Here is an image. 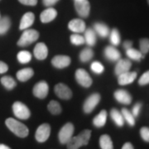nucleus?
Segmentation results:
<instances>
[{
	"mask_svg": "<svg viewBox=\"0 0 149 149\" xmlns=\"http://www.w3.org/2000/svg\"><path fill=\"white\" fill-rule=\"evenodd\" d=\"M91 137V131L90 129H85L77 136L72 137L67 143V149H79L82 146L89 143Z\"/></svg>",
	"mask_w": 149,
	"mask_h": 149,
	"instance_id": "obj_1",
	"label": "nucleus"
},
{
	"mask_svg": "<svg viewBox=\"0 0 149 149\" xmlns=\"http://www.w3.org/2000/svg\"><path fill=\"white\" fill-rule=\"evenodd\" d=\"M5 124L11 132L14 133L17 137L23 139L28 136L29 129L22 123L19 122L13 118H8L6 119Z\"/></svg>",
	"mask_w": 149,
	"mask_h": 149,
	"instance_id": "obj_2",
	"label": "nucleus"
},
{
	"mask_svg": "<svg viewBox=\"0 0 149 149\" xmlns=\"http://www.w3.org/2000/svg\"><path fill=\"white\" fill-rule=\"evenodd\" d=\"M39 37V33L36 30L33 29H25L23 33L22 34L20 39L17 42V45L19 47H27L31 45L32 43L36 42Z\"/></svg>",
	"mask_w": 149,
	"mask_h": 149,
	"instance_id": "obj_3",
	"label": "nucleus"
},
{
	"mask_svg": "<svg viewBox=\"0 0 149 149\" xmlns=\"http://www.w3.org/2000/svg\"><path fill=\"white\" fill-rule=\"evenodd\" d=\"M74 132V125L71 123H65L62 128L60 129L58 133V139L61 144H66L70 139L73 137Z\"/></svg>",
	"mask_w": 149,
	"mask_h": 149,
	"instance_id": "obj_4",
	"label": "nucleus"
},
{
	"mask_svg": "<svg viewBox=\"0 0 149 149\" xmlns=\"http://www.w3.org/2000/svg\"><path fill=\"white\" fill-rule=\"evenodd\" d=\"M13 112L17 118L22 120L28 119L31 116V112L28 107L20 101H16L13 104Z\"/></svg>",
	"mask_w": 149,
	"mask_h": 149,
	"instance_id": "obj_5",
	"label": "nucleus"
},
{
	"mask_svg": "<svg viewBox=\"0 0 149 149\" xmlns=\"http://www.w3.org/2000/svg\"><path fill=\"white\" fill-rule=\"evenodd\" d=\"M100 95L98 93H95L90 95L86 100L83 104V110L85 113H91V112L95 109V108L97 106V104L100 101Z\"/></svg>",
	"mask_w": 149,
	"mask_h": 149,
	"instance_id": "obj_6",
	"label": "nucleus"
},
{
	"mask_svg": "<svg viewBox=\"0 0 149 149\" xmlns=\"http://www.w3.org/2000/svg\"><path fill=\"white\" fill-rule=\"evenodd\" d=\"M74 76L77 83L85 88H89L92 85V79L85 70L78 69L75 71Z\"/></svg>",
	"mask_w": 149,
	"mask_h": 149,
	"instance_id": "obj_7",
	"label": "nucleus"
},
{
	"mask_svg": "<svg viewBox=\"0 0 149 149\" xmlns=\"http://www.w3.org/2000/svg\"><path fill=\"white\" fill-rule=\"evenodd\" d=\"M51 134V126L48 123H43L37 128L35 139L38 143H45L50 137Z\"/></svg>",
	"mask_w": 149,
	"mask_h": 149,
	"instance_id": "obj_8",
	"label": "nucleus"
},
{
	"mask_svg": "<svg viewBox=\"0 0 149 149\" xmlns=\"http://www.w3.org/2000/svg\"><path fill=\"white\" fill-rule=\"evenodd\" d=\"M49 92V85L45 81L42 80L37 83L33 87V95L38 99H45Z\"/></svg>",
	"mask_w": 149,
	"mask_h": 149,
	"instance_id": "obj_9",
	"label": "nucleus"
},
{
	"mask_svg": "<svg viewBox=\"0 0 149 149\" xmlns=\"http://www.w3.org/2000/svg\"><path fill=\"white\" fill-rule=\"evenodd\" d=\"M74 8L79 16L81 17H87L90 14L91 5L88 0L74 1Z\"/></svg>",
	"mask_w": 149,
	"mask_h": 149,
	"instance_id": "obj_10",
	"label": "nucleus"
},
{
	"mask_svg": "<svg viewBox=\"0 0 149 149\" xmlns=\"http://www.w3.org/2000/svg\"><path fill=\"white\" fill-rule=\"evenodd\" d=\"M55 93L61 100H70L72 97V91L67 85L60 83L55 86Z\"/></svg>",
	"mask_w": 149,
	"mask_h": 149,
	"instance_id": "obj_11",
	"label": "nucleus"
},
{
	"mask_svg": "<svg viewBox=\"0 0 149 149\" xmlns=\"http://www.w3.org/2000/svg\"><path fill=\"white\" fill-rule=\"evenodd\" d=\"M114 99L117 100L119 104H123L125 105H128L132 103L133 98L131 95L128 93V91L124 90H117L113 94Z\"/></svg>",
	"mask_w": 149,
	"mask_h": 149,
	"instance_id": "obj_12",
	"label": "nucleus"
},
{
	"mask_svg": "<svg viewBox=\"0 0 149 149\" xmlns=\"http://www.w3.org/2000/svg\"><path fill=\"white\" fill-rule=\"evenodd\" d=\"M132 67V62L128 60V59H119L116 63L115 69H114V73L116 75L128 72L130 70Z\"/></svg>",
	"mask_w": 149,
	"mask_h": 149,
	"instance_id": "obj_13",
	"label": "nucleus"
},
{
	"mask_svg": "<svg viewBox=\"0 0 149 149\" xmlns=\"http://www.w3.org/2000/svg\"><path fill=\"white\" fill-rule=\"evenodd\" d=\"M70 58L67 56H64V55H58L54 56L52 60V64L56 68L58 69H63L67 66H69L70 64Z\"/></svg>",
	"mask_w": 149,
	"mask_h": 149,
	"instance_id": "obj_14",
	"label": "nucleus"
},
{
	"mask_svg": "<svg viewBox=\"0 0 149 149\" xmlns=\"http://www.w3.org/2000/svg\"><path fill=\"white\" fill-rule=\"evenodd\" d=\"M137 78V72L130 70L128 72L123 73V74L118 75V83L119 85H127L132 84Z\"/></svg>",
	"mask_w": 149,
	"mask_h": 149,
	"instance_id": "obj_15",
	"label": "nucleus"
},
{
	"mask_svg": "<svg viewBox=\"0 0 149 149\" xmlns=\"http://www.w3.org/2000/svg\"><path fill=\"white\" fill-rule=\"evenodd\" d=\"M104 56L107 60H109V61H118L119 59L121 58V54L118 52L117 48L113 46H108L104 48Z\"/></svg>",
	"mask_w": 149,
	"mask_h": 149,
	"instance_id": "obj_16",
	"label": "nucleus"
},
{
	"mask_svg": "<svg viewBox=\"0 0 149 149\" xmlns=\"http://www.w3.org/2000/svg\"><path fill=\"white\" fill-rule=\"evenodd\" d=\"M68 28L74 33H81L86 29L85 22L80 18L72 19L68 24Z\"/></svg>",
	"mask_w": 149,
	"mask_h": 149,
	"instance_id": "obj_17",
	"label": "nucleus"
},
{
	"mask_svg": "<svg viewBox=\"0 0 149 149\" xmlns=\"http://www.w3.org/2000/svg\"><path fill=\"white\" fill-rule=\"evenodd\" d=\"M33 53L37 60H45L48 55L47 47L42 42L37 43L33 50Z\"/></svg>",
	"mask_w": 149,
	"mask_h": 149,
	"instance_id": "obj_18",
	"label": "nucleus"
},
{
	"mask_svg": "<svg viewBox=\"0 0 149 149\" xmlns=\"http://www.w3.org/2000/svg\"><path fill=\"white\" fill-rule=\"evenodd\" d=\"M57 16V12L53 8H48L43 11L40 15V19L43 23H48L53 21Z\"/></svg>",
	"mask_w": 149,
	"mask_h": 149,
	"instance_id": "obj_19",
	"label": "nucleus"
},
{
	"mask_svg": "<svg viewBox=\"0 0 149 149\" xmlns=\"http://www.w3.org/2000/svg\"><path fill=\"white\" fill-rule=\"evenodd\" d=\"M34 21H35V16H34V14L32 13H31V12L26 13L22 16V17L21 22H20V26H19V29L20 30H25V29L29 28L33 24Z\"/></svg>",
	"mask_w": 149,
	"mask_h": 149,
	"instance_id": "obj_20",
	"label": "nucleus"
},
{
	"mask_svg": "<svg viewBox=\"0 0 149 149\" xmlns=\"http://www.w3.org/2000/svg\"><path fill=\"white\" fill-rule=\"evenodd\" d=\"M85 34H84V38H85V43L89 47H93L96 44L97 37H96V33L93 28H86L85 30Z\"/></svg>",
	"mask_w": 149,
	"mask_h": 149,
	"instance_id": "obj_21",
	"label": "nucleus"
},
{
	"mask_svg": "<svg viewBox=\"0 0 149 149\" xmlns=\"http://www.w3.org/2000/svg\"><path fill=\"white\" fill-rule=\"evenodd\" d=\"M94 30L96 35H99L100 37L105 38L109 35V28L106 24L103 22H96L94 24Z\"/></svg>",
	"mask_w": 149,
	"mask_h": 149,
	"instance_id": "obj_22",
	"label": "nucleus"
},
{
	"mask_svg": "<svg viewBox=\"0 0 149 149\" xmlns=\"http://www.w3.org/2000/svg\"><path fill=\"white\" fill-rule=\"evenodd\" d=\"M34 74V71L32 68L27 67L24 69H22L17 71V80H20L22 82H25L29 79H31Z\"/></svg>",
	"mask_w": 149,
	"mask_h": 149,
	"instance_id": "obj_23",
	"label": "nucleus"
},
{
	"mask_svg": "<svg viewBox=\"0 0 149 149\" xmlns=\"http://www.w3.org/2000/svg\"><path fill=\"white\" fill-rule=\"evenodd\" d=\"M107 121V111L101 110L93 119V124L96 128H102L105 125Z\"/></svg>",
	"mask_w": 149,
	"mask_h": 149,
	"instance_id": "obj_24",
	"label": "nucleus"
},
{
	"mask_svg": "<svg viewBox=\"0 0 149 149\" xmlns=\"http://www.w3.org/2000/svg\"><path fill=\"white\" fill-rule=\"evenodd\" d=\"M110 117L113 123L117 125L118 127L121 128L124 125V119L123 117L121 112L118 111L117 109H112L110 110Z\"/></svg>",
	"mask_w": 149,
	"mask_h": 149,
	"instance_id": "obj_25",
	"label": "nucleus"
},
{
	"mask_svg": "<svg viewBox=\"0 0 149 149\" xmlns=\"http://www.w3.org/2000/svg\"><path fill=\"white\" fill-rule=\"evenodd\" d=\"M100 147L101 149H113L111 138L108 134H103L100 138Z\"/></svg>",
	"mask_w": 149,
	"mask_h": 149,
	"instance_id": "obj_26",
	"label": "nucleus"
},
{
	"mask_svg": "<svg viewBox=\"0 0 149 149\" xmlns=\"http://www.w3.org/2000/svg\"><path fill=\"white\" fill-rule=\"evenodd\" d=\"M126 55H127V56L129 59L133 60V61H141L144 57V55L141 53L140 51L136 50V49H134L133 47L126 50Z\"/></svg>",
	"mask_w": 149,
	"mask_h": 149,
	"instance_id": "obj_27",
	"label": "nucleus"
},
{
	"mask_svg": "<svg viewBox=\"0 0 149 149\" xmlns=\"http://www.w3.org/2000/svg\"><path fill=\"white\" fill-rule=\"evenodd\" d=\"M121 113H122L124 121L128 123V124L130 127H133L135 125V118L133 115L132 112L129 111L126 108H123L121 110Z\"/></svg>",
	"mask_w": 149,
	"mask_h": 149,
	"instance_id": "obj_28",
	"label": "nucleus"
},
{
	"mask_svg": "<svg viewBox=\"0 0 149 149\" xmlns=\"http://www.w3.org/2000/svg\"><path fill=\"white\" fill-rule=\"evenodd\" d=\"M48 111L53 115H58L62 112V108L58 102L56 100H51L47 105Z\"/></svg>",
	"mask_w": 149,
	"mask_h": 149,
	"instance_id": "obj_29",
	"label": "nucleus"
},
{
	"mask_svg": "<svg viewBox=\"0 0 149 149\" xmlns=\"http://www.w3.org/2000/svg\"><path fill=\"white\" fill-rule=\"evenodd\" d=\"M109 41L113 47H117L120 44L121 37H120V33H119L117 28L112 29V31L109 32Z\"/></svg>",
	"mask_w": 149,
	"mask_h": 149,
	"instance_id": "obj_30",
	"label": "nucleus"
},
{
	"mask_svg": "<svg viewBox=\"0 0 149 149\" xmlns=\"http://www.w3.org/2000/svg\"><path fill=\"white\" fill-rule=\"evenodd\" d=\"M94 56V51L91 47L83 49L80 53V60L82 62H87L91 61Z\"/></svg>",
	"mask_w": 149,
	"mask_h": 149,
	"instance_id": "obj_31",
	"label": "nucleus"
},
{
	"mask_svg": "<svg viewBox=\"0 0 149 149\" xmlns=\"http://www.w3.org/2000/svg\"><path fill=\"white\" fill-rule=\"evenodd\" d=\"M11 20L8 17H3L0 18V35H3L9 30Z\"/></svg>",
	"mask_w": 149,
	"mask_h": 149,
	"instance_id": "obj_32",
	"label": "nucleus"
},
{
	"mask_svg": "<svg viewBox=\"0 0 149 149\" xmlns=\"http://www.w3.org/2000/svg\"><path fill=\"white\" fill-rule=\"evenodd\" d=\"M1 84L3 85L7 90H9V91L15 88V86L17 85L16 81L14 80V79L8 75L1 78Z\"/></svg>",
	"mask_w": 149,
	"mask_h": 149,
	"instance_id": "obj_33",
	"label": "nucleus"
},
{
	"mask_svg": "<svg viewBox=\"0 0 149 149\" xmlns=\"http://www.w3.org/2000/svg\"><path fill=\"white\" fill-rule=\"evenodd\" d=\"M17 58L21 64H27L32 60V54L27 51H21L17 53Z\"/></svg>",
	"mask_w": 149,
	"mask_h": 149,
	"instance_id": "obj_34",
	"label": "nucleus"
},
{
	"mask_svg": "<svg viewBox=\"0 0 149 149\" xmlns=\"http://www.w3.org/2000/svg\"><path fill=\"white\" fill-rule=\"evenodd\" d=\"M139 48L140 52L143 55H146L149 52V39L148 38H142L139 41Z\"/></svg>",
	"mask_w": 149,
	"mask_h": 149,
	"instance_id": "obj_35",
	"label": "nucleus"
},
{
	"mask_svg": "<svg viewBox=\"0 0 149 149\" xmlns=\"http://www.w3.org/2000/svg\"><path fill=\"white\" fill-rule=\"evenodd\" d=\"M70 42L75 46H80L85 43L84 36H81L79 33H74L70 36Z\"/></svg>",
	"mask_w": 149,
	"mask_h": 149,
	"instance_id": "obj_36",
	"label": "nucleus"
},
{
	"mask_svg": "<svg viewBox=\"0 0 149 149\" xmlns=\"http://www.w3.org/2000/svg\"><path fill=\"white\" fill-rule=\"evenodd\" d=\"M91 69L94 73L100 74L104 72V65H103L100 61H95L92 62V64L91 65Z\"/></svg>",
	"mask_w": 149,
	"mask_h": 149,
	"instance_id": "obj_37",
	"label": "nucleus"
},
{
	"mask_svg": "<svg viewBox=\"0 0 149 149\" xmlns=\"http://www.w3.org/2000/svg\"><path fill=\"white\" fill-rule=\"evenodd\" d=\"M140 136L146 143H149V128L143 127L140 129Z\"/></svg>",
	"mask_w": 149,
	"mask_h": 149,
	"instance_id": "obj_38",
	"label": "nucleus"
},
{
	"mask_svg": "<svg viewBox=\"0 0 149 149\" xmlns=\"http://www.w3.org/2000/svg\"><path fill=\"white\" fill-rule=\"evenodd\" d=\"M149 84V70L144 72L142 74V76L139 78V85H147Z\"/></svg>",
	"mask_w": 149,
	"mask_h": 149,
	"instance_id": "obj_39",
	"label": "nucleus"
},
{
	"mask_svg": "<svg viewBox=\"0 0 149 149\" xmlns=\"http://www.w3.org/2000/svg\"><path fill=\"white\" fill-rule=\"evenodd\" d=\"M142 106H143V104L141 102H138L134 104V106L133 107L132 109V113L134 116V118L139 117V113H140V111L142 109Z\"/></svg>",
	"mask_w": 149,
	"mask_h": 149,
	"instance_id": "obj_40",
	"label": "nucleus"
},
{
	"mask_svg": "<svg viewBox=\"0 0 149 149\" xmlns=\"http://www.w3.org/2000/svg\"><path fill=\"white\" fill-rule=\"evenodd\" d=\"M22 4L27 6H35L37 5V0H18Z\"/></svg>",
	"mask_w": 149,
	"mask_h": 149,
	"instance_id": "obj_41",
	"label": "nucleus"
},
{
	"mask_svg": "<svg viewBox=\"0 0 149 149\" xmlns=\"http://www.w3.org/2000/svg\"><path fill=\"white\" fill-rule=\"evenodd\" d=\"M8 70V65L4 63L3 61H0V74H3L6 73Z\"/></svg>",
	"mask_w": 149,
	"mask_h": 149,
	"instance_id": "obj_42",
	"label": "nucleus"
},
{
	"mask_svg": "<svg viewBox=\"0 0 149 149\" xmlns=\"http://www.w3.org/2000/svg\"><path fill=\"white\" fill-rule=\"evenodd\" d=\"M59 0H42L43 4L46 7H52V6L55 5Z\"/></svg>",
	"mask_w": 149,
	"mask_h": 149,
	"instance_id": "obj_43",
	"label": "nucleus"
},
{
	"mask_svg": "<svg viewBox=\"0 0 149 149\" xmlns=\"http://www.w3.org/2000/svg\"><path fill=\"white\" fill-rule=\"evenodd\" d=\"M123 47L124 48L125 50L133 47V42H132V41H129V40L125 41L123 43Z\"/></svg>",
	"mask_w": 149,
	"mask_h": 149,
	"instance_id": "obj_44",
	"label": "nucleus"
},
{
	"mask_svg": "<svg viewBox=\"0 0 149 149\" xmlns=\"http://www.w3.org/2000/svg\"><path fill=\"white\" fill-rule=\"evenodd\" d=\"M122 149H134V148H133V144L128 142V143H125L123 145Z\"/></svg>",
	"mask_w": 149,
	"mask_h": 149,
	"instance_id": "obj_45",
	"label": "nucleus"
},
{
	"mask_svg": "<svg viewBox=\"0 0 149 149\" xmlns=\"http://www.w3.org/2000/svg\"><path fill=\"white\" fill-rule=\"evenodd\" d=\"M0 149H11V148L8 147V146H7V145L0 143Z\"/></svg>",
	"mask_w": 149,
	"mask_h": 149,
	"instance_id": "obj_46",
	"label": "nucleus"
},
{
	"mask_svg": "<svg viewBox=\"0 0 149 149\" xmlns=\"http://www.w3.org/2000/svg\"><path fill=\"white\" fill-rule=\"evenodd\" d=\"M148 1V5H149V0H147Z\"/></svg>",
	"mask_w": 149,
	"mask_h": 149,
	"instance_id": "obj_47",
	"label": "nucleus"
},
{
	"mask_svg": "<svg viewBox=\"0 0 149 149\" xmlns=\"http://www.w3.org/2000/svg\"><path fill=\"white\" fill-rule=\"evenodd\" d=\"M74 1H80V0H74Z\"/></svg>",
	"mask_w": 149,
	"mask_h": 149,
	"instance_id": "obj_48",
	"label": "nucleus"
},
{
	"mask_svg": "<svg viewBox=\"0 0 149 149\" xmlns=\"http://www.w3.org/2000/svg\"><path fill=\"white\" fill-rule=\"evenodd\" d=\"M1 17H1V14H0V18H1Z\"/></svg>",
	"mask_w": 149,
	"mask_h": 149,
	"instance_id": "obj_49",
	"label": "nucleus"
}]
</instances>
